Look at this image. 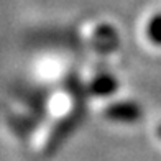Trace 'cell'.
I'll use <instances>...</instances> for the list:
<instances>
[{
  "mask_svg": "<svg viewBox=\"0 0 161 161\" xmlns=\"http://www.w3.org/2000/svg\"><path fill=\"white\" fill-rule=\"evenodd\" d=\"M104 115L108 120L114 122H125V123H131L136 122L142 117V108L136 102H115V104H110L105 110Z\"/></svg>",
  "mask_w": 161,
  "mask_h": 161,
  "instance_id": "obj_1",
  "label": "cell"
},
{
  "mask_svg": "<svg viewBox=\"0 0 161 161\" xmlns=\"http://www.w3.org/2000/svg\"><path fill=\"white\" fill-rule=\"evenodd\" d=\"M119 89V82L117 79L110 74H99L96 79L89 84V91L92 96L96 97H107L112 96V94Z\"/></svg>",
  "mask_w": 161,
  "mask_h": 161,
  "instance_id": "obj_2",
  "label": "cell"
},
{
  "mask_svg": "<svg viewBox=\"0 0 161 161\" xmlns=\"http://www.w3.org/2000/svg\"><path fill=\"white\" fill-rule=\"evenodd\" d=\"M146 31H148V38L151 40V43H155L156 46H161V13H156L150 20Z\"/></svg>",
  "mask_w": 161,
  "mask_h": 161,
  "instance_id": "obj_3",
  "label": "cell"
},
{
  "mask_svg": "<svg viewBox=\"0 0 161 161\" xmlns=\"http://www.w3.org/2000/svg\"><path fill=\"white\" fill-rule=\"evenodd\" d=\"M158 135H159V138H161V125L158 127Z\"/></svg>",
  "mask_w": 161,
  "mask_h": 161,
  "instance_id": "obj_4",
  "label": "cell"
}]
</instances>
